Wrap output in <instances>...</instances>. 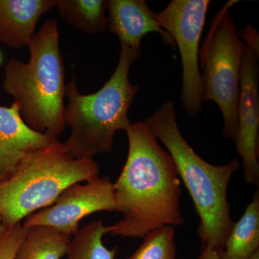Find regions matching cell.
Listing matches in <instances>:
<instances>
[{
    "instance_id": "1",
    "label": "cell",
    "mask_w": 259,
    "mask_h": 259,
    "mask_svg": "<svg viewBox=\"0 0 259 259\" xmlns=\"http://www.w3.org/2000/svg\"><path fill=\"white\" fill-rule=\"evenodd\" d=\"M125 132L127 160L113 183L117 212L122 218L109 226V233L144 238L161 227L183 224L181 181L169 153L143 121L131 124Z\"/></svg>"
},
{
    "instance_id": "2",
    "label": "cell",
    "mask_w": 259,
    "mask_h": 259,
    "mask_svg": "<svg viewBox=\"0 0 259 259\" xmlns=\"http://www.w3.org/2000/svg\"><path fill=\"white\" fill-rule=\"evenodd\" d=\"M145 122L168 149L179 177L190 192L200 219L198 235L203 248L212 247L222 252L233 223L228 187L239 168V161L236 158L216 166L201 158L181 134L172 101L164 102Z\"/></svg>"
},
{
    "instance_id": "3",
    "label": "cell",
    "mask_w": 259,
    "mask_h": 259,
    "mask_svg": "<svg viewBox=\"0 0 259 259\" xmlns=\"http://www.w3.org/2000/svg\"><path fill=\"white\" fill-rule=\"evenodd\" d=\"M28 47V62L12 59L7 63L3 90L13 97L30 128L58 139L66 124L65 72L56 20H47Z\"/></svg>"
},
{
    "instance_id": "4",
    "label": "cell",
    "mask_w": 259,
    "mask_h": 259,
    "mask_svg": "<svg viewBox=\"0 0 259 259\" xmlns=\"http://www.w3.org/2000/svg\"><path fill=\"white\" fill-rule=\"evenodd\" d=\"M141 56V49L121 46L113 74L96 93H80L74 76L66 84L64 117L71 134L63 144L71 157L94 159L112 153L115 133L132 124L128 110L139 89L130 81V69Z\"/></svg>"
},
{
    "instance_id": "5",
    "label": "cell",
    "mask_w": 259,
    "mask_h": 259,
    "mask_svg": "<svg viewBox=\"0 0 259 259\" xmlns=\"http://www.w3.org/2000/svg\"><path fill=\"white\" fill-rule=\"evenodd\" d=\"M94 159L71 157L59 141L32 150L14 173L0 182L2 223L15 226L32 213L50 207L69 186L100 176Z\"/></svg>"
},
{
    "instance_id": "6",
    "label": "cell",
    "mask_w": 259,
    "mask_h": 259,
    "mask_svg": "<svg viewBox=\"0 0 259 259\" xmlns=\"http://www.w3.org/2000/svg\"><path fill=\"white\" fill-rule=\"evenodd\" d=\"M229 1L215 14L203 45L199 49L203 102L217 104L224 119L223 135L235 141L242 59L245 44L238 34Z\"/></svg>"
},
{
    "instance_id": "7",
    "label": "cell",
    "mask_w": 259,
    "mask_h": 259,
    "mask_svg": "<svg viewBox=\"0 0 259 259\" xmlns=\"http://www.w3.org/2000/svg\"><path fill=\"white\" fill-rule=\"evenodd\" d=\"M209 0H172L155 14L160 27L168 32L180 50L182 66L181 103L190 116L198 115L203 103L199 71V42L206 22Z\"/></svg>"
},
{
    "instance_id": "8",
    "label": "cell",
    "mask_w": 259,
    "mask_h": 259,
    "mask_svg": "<svg viewBox=\"0 0 259 259\" xmlns=\"http://www.w3.org/2000/svg\"><path fill=\"white\" fill-rule=\"evenodd\" d=\"M97 212H117L110 177L99 176L84 184L69 186L50 207L28 216L23 226L50 227L72 237L79 231L81 220Z\"/></svg>"
},
{
    "instance_id": "9",
    "label": "cell",
    "mask_w": 259,
    "mask_h": 259,
    "mask_svg": "<svg viewBox=\"0 0 259 259\" xmlns=\"http://www.w3.org/2000/svg\"><path fill=\"white\" fill-rule=\"evenodd\" d=\"M259 51L245 44L237 108V152L247 183L258 185Z\"/></svg>"
},
{
    "instance_id": "10",
    "label": "cell",
    "mask_w": 259,
    "mask_h": 259,
    "mask_svg": "<svg viewBox=\"0 0 259 259\" xmlns=\"http://www.w3.org/2000/svg\"><path fill=\"white\" fill-rule=\"evenodd\" d=\"M57 141L30 128L14 102L10 107L0 106V182L14 173L27 153Z\"/></svg>"
},
{
    "instance_id": "11",
    "label": "cell",
    "mask_w": 259,
    "mask_h": 259,
    "mask_svg": "<svg viewBox=\"0 0 259 259\" xmlns=\"http://www.w3.org/2000/svg\"><path fill=\"white\" fill-rule=\"evenodd\" d=\"M109 28L119 37L120 45L131 49H141L145 35L156 32L165 44L173 47L175 40L158 25L155 14L144 0L108 1Z\"/></svg>"
},
{
    "instance_id": "12",
    "label": "cell",
    "mask_w": 259,
    "mask_h": 259,
    "mask_svg": "<svg viewBox=\"0 0 259 259\" xmlns=\"http://www.w3.org/2000/svg\"><path fill=\"white\" fill-rule=\"evenodd\" d=\"M56 0H0V42L12 49L28 47L40 17Z\"/></svg>"
},
{
    "instance_id": "13",
    "label": "cell",
    "mask_w": 259,
    "mask_h": 259,
    "mask_svg": "<svg viewBox=\"0 0 259 259\" xmlns=\"http://www.w3.org/2000/svg\"><path fill=\"white\" fill-rule=\"evenodd\" d=\"M259 194L245 209L241 219L232 225L221 252L222 259H248L259 250Z\"/></svg>"
},
{
    "instance_id": "14",
    "label": "cell",
    "mask_w": 259,
    "mask_h": 259,
    "mask_svg": "<svg viewBox=\"0 0 259 259\" xmlns=\"http://www.w3.org/2000/svg\"><path fill=\"white\" fill-rule=\"evenodd\" d=\"M72 237L47 226L27 228L15 259H61Z\"/></svg>"
},
{
    "instance_id": "15",
    "label": "cell",
    "mask_w": 259,
    "mask_h": 259,
    "mask_svg": "<svg viewBox=\"0 0 259 259\" xmlns=\"http://www.w3.org/2000/svg\"><path fill=\"white\" fill-rule=\"evenodd\" d=\"M61 18L87 34L100 33L108 28L107 0H56Z\"/></svg>"
},
{
    "instance_id": "16",
    "label": "cell",
    "mask_w": 259,
    "mask_h": 259,
    "mask_svg": "<svg viewBox=\"0 0 259 259\" xmlns=\"http://www.w3.org/2000/svg\"><path fill=\"white\" fill-rule=\"evenodd\" d=\"M107 233L109 226H105L102 220L85 225L71 238L68 259H115L117 247L109 249L102 241Z\"/></svg>"
},
{
    "instance_id": "17",
    "label": "cell",
    "mask_w": 259,
    "mask_h": 259,
    "mask_svg": "<svg viewBox=\"0 0 259 259\" xmlns=\"http://www.w3.org/2000/svg\"><path fill=\"white\" fill-rule=\"evenodd\" d=\"M126 259H177L175 228L163 226L150 232L142 244Z\"/></svg>"
},
{
    "instance_id": "18",
    "label": "cell",
    "mask_w": 259,
    "mask_h": 259,
    "mask_svg": "<svg viewBox=\"0 0 259 259\" xmlns=\"http://www.w3.org/2000/svg\"><path fill=\"white\" fill-rule=\"evenodd\" d=\"M21 223L15 226L0 224V259H15L17 250L26 233Z\"/></svg>"
},
{
    "instance_id": "19",
    "label": "cell",
    "mask_w": 259,
    "mask_h": 259,
    "mask_svg": "<svg viewBox=\"0 0 259 259\" xmlns=\"http://www.w3.org/2000/svg\"><path fill=\"white\" fill-rule=\"evenodd\" d=\"M238 34L241 38L244 39L245 44L253 47L255 50L259 51V36L258 30L252 27L251 25H247L238 30Z\"/></svg>"
},
{
    "instance_id": "20",
    "label": "cell",
    "mask_w": 259,
    "mask_h": 259,
    "mask_svg": "<svg viewBox=\"0 0 259 259\" xmlns=\"http://www.w3.org/2000/svg\"><path fill=\"white\" fill-rule=\"evenodd\" d=\"M198 259H222L221 252L212 247H204L202 255Z\"/></svg>"
},
{
    "instance_id": "21",
    "label": "cell",
    "mask_w": 259,
    "mask_h": 259,
    "mask_svg": "<svg viewBox=\"0 0 259 259\" xmlns=\"http://www.w3.org/2000/svg\"><path fill=\"white\" fill-rule=\"evenodd\" d=\"M248 259H259V250L255 251L253 255H250Z\"/></svg>"
},
{
    "instance_id": "22",
    "label": "cell",
    "mask_w": 259,
    "mask_h": 259,
    "mask_svg": "<svg viewBox=\"0 0 259 259\" xmlns=\"http://www.w3.org/2000/svg\"><path fill=\"white\" fill-rule=\"evenodd\" d=\"M3 54H2L1 51H0V64H1L2 63H3Z\"/></svg>"
},
{
    "instance_id": "23",
    "label": "cell",
    "mask_w": 259,
    "mask_h": 259,
    "mask_svg": "<svg viewBox=\"0 0 259 259\" xmlns=\"http://www.w3.org/2000/svg\"><path fill=\"white\" fill-rule=\"evenodd\" d=\"M2 223V218L1 216H0V224H1Z\"/></svg>"
}]
</instances>
